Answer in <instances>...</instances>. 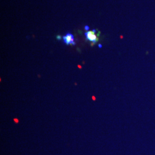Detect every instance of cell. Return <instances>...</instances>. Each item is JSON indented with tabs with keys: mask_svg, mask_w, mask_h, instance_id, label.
<instances>
[{
	"mask_svg": "<svg viewBox=\"0 0 155 155\" xmlns=\"http://www.w3.org/2000/svg\"><path fill=\"white\" fill-rule=\"evenodd\" d=\"M96 30L93 29V31H88L87 32L84 33V35L86 36V39L87 40H89L90 41L92 42L93 43H95L98 41L97 36L95 35Z\"/></svg>",
	"mask_w": 155,
	"mask_h": 155,
	"instance_id": "obj_1",
	"label": "cell"
},
{
	"mask_svg": "<svg viewBox=\"0 0 155 155\" xmlns=\"http://www.w3.org/2000/svg\"><path fill=\"white\" fill-rule=\"evenodd\" d=\"M63 39L64 44L66 45H75L76 43L74 41V35L70 33H66V35L63 36Z\"/></svg>",
	"mask_w": 155,
	"mask_h": 155,
	"instance_id": "obj_2",
	"label": "cell"
},
{
	"mask_svg": "<svg viewBox=\"0 0 155 155\" xmlns=\"http://www.w3.org/2000/svg\"><path fill=\"white\" fill-rule=\"evenodd\" d=\"M89 29H90V27H89L88 25H86V26L84 27V29H85L86 31H89Z\"/></svg>",
	"mask_w": 155,
	"mask_h": 155,
	"instance_id": "obj_3",
	"label": "cell"
},
{
	"mask_svg": "<svg viewBox=\"0 0 155 155\" xmlns=\"http://www.w3.org/2000/svg\"><path fill=\"white\" fill-rule=\"evenodd\" d=\"M14 121H15V122H17V123H18V120L17 119H16V118H15V119H14Z\"/></svg>",
	"mask_w": 155,
	"mask_h": 155,
	"instance_id": "obj_4",
	"label": "cell"
},
{
	"mask_svg": "<svg viewBox=\"0 0 155 155\" xmlns=\"http://www.w3.org/2000/svg\"><path fill=\"white\" fill-rule=\"evenodd\" d=\"M61 38V36H57V39H60Z\"/></svg>",
	"mask_w": 155,
	"mask_h": 155,
	"instance_id": "obj_5",
	"label": "cell"
},
{
	"mask_svg": "<svg viewBox=\"0 0 155 155\" xmlns=\"http://www.w3.org/2000/svg\"><path fill=\"white\" fill-rule=\"evenodd\" d=\"M98 47H99L100 48H101V47H102V45H98Z\"/></svg>",
	"mask_w": 155,
	"mask_h": 155,
	"instance_id": "obj_6",
	"label": "cell"
}]
</instances>
